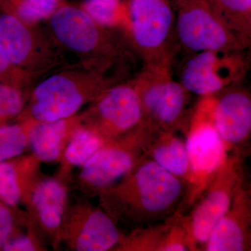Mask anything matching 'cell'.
<instances>
[{
	"mask_svg": "<svg viewBox=\"0 0 251 251\" xmlns=\"http://www.w3.org/2000/svg\"><path fill=\"white\" fill-rule=\"evenodd\" d=\"M67 181L58 176L39 180L25 204L27 226L43 244L57 250L69 203Z\"/></svg>",
	"mask_w": 251,
	"mask_h": 251,
	"instance_id": "obj_13",
	"label": "cell"
},
{
	"mask_svg": "<svg viewBox=\"0 0 251 251\" xmlns=\"http://www.w3.org/2000/svg\"><path fill=\"white\" fill-rule=\"evenodd\" d=\"M51 27L63 44L81 53H97L110 57L117 54V48L109 36L85 10L62 6L51 16Z\"/></svg>",
	"mask_w": 251,
	"mask_h": 251,
	"instance_id": "obj_14",
	"label": "cell"
},
{
	"mask_svg": "<svg viewBox=\"0 0 251 251\" xmlns=\"http://www.w3.org/2000/svg\"><path fill=\"white\" fill-rule=\"evenodd\" d=\"M132 45L143 67H171L175 12L171 0H128Z\"/></svg>",
	"mask_w": 251,
	"mask_h": 251,
	"instance_id": "obj_4",
	"label": "cell"
},
{
	"mask_svg": "<svg viewBox=\"0 0 251 251\" xmlns=\"http://www.w3.org/2000/svg\"><path fill=\"white\" fill-rule=\"evenodd\" d=\"M0 47L15 65L25 62L32 51L30 31L21 20L13 15L0 14Z\"/></svg>",
	"mask_w": 251,
	"mask_h": 251,
	"instance_id": "obj_20",
	"label": "cell"
},
{
	"mask_svg": "<svg viewBox=\"0 0 251 251\" xmlns=\"http://www.w3.org/2000/svg\"><path fill=\"white\" fill-rule=\"evenodd\" d=\"M41 163L31 153L0 162V200L13 207L25 206L43 177Z\"/></svg>",
	"mask_w": 251,
	"mask_h": 251,
	"instance_id": "obj_17",
	"label": "cell"
},
{
	"mask_svg": "<svg viewBox=\"0 0 251 251\" xmlns=\"http://www.w3.org/2000/svg\"><path fill=\"white\" fill-rule=\"evenodd\" d=\"M225 25L251 37V0H206Z\"/></svg>",
	"mask_w": 251,
	"mask_h": 251,
	"instance_id": "obj_22",
	"label": "cell"
},
{
	"mask_svg": "<svg viewBox=\"0 0 251 251\" xmlns=\"http://www.w3.org/2000/svg\"><path fill=\"white\" fill-rule=\"evenodd\" d=\"M175 12V50L247 51L251 38L232 30L206 0H171Z\"/></svg>",
	"mask_w": 251,
	"mask_h": 251,
	"instance_id": "obj_3",
	"label": "cell"
},
{
	"mask_svg": "<svg viewBox=\"0 0 251 251\" xmlns=\"http://www.w3.org/2000/svg\"><path fill=\"white\" fill-rule=\"evenodd\" d=\"M248 51H202L184 53L178 81L193 95L218 93L242 82L249 70Z\"/></svg>",
	"mask_w": 251,
	"mask_h": 251,
	"instance_id": "obj_8",
	"label": "cell"
},
{
	"mask_svg": "<svg viewBox=\"0 0 251 251\" xmlns=\"http://www.w3.org/2000/svg\"><path fill=\"white\" fill-rule=\"evenodd\" d=\"M247 181L243 156L229 153L186 214L193 251L204 249L211 231L226 214L236 194Z\"/></svg>",
	"mask_w": 251,
	"mask_h": 251,
	"instance_id": "obj_5",
	"label": "cell"
},
{
	"mask_svg": "<svg viewBox=\"0 0 251 251\" xmlns=\"http://www.w3.org/2000/svg\"><path fill=\"white\" fill-rule=\"evenodd\" d=\"M81 119L82 125L95 132L104 143L147 125L133 80L109 87L94 100L93 106Z\"/></svg>",
	"mask_w": 251,
	"mask_h": 251,
	"instance_id": "obj_9",
	"label": "cell"
},
{
	"mask_svg": "<svg viewBox=\"0 0 251 251\" xmlns=\"http://www.w3.org/2000/svg\"><path fill=\"white\" fill-rule=\"evenodd\" d=\"M133 82L146 125L153 130L186 135L196 107L191 105L193 94L175 78L171 67H143Z\"/></svg>",
	"mask_w": 251,
	"mask_h": 251,
	"instance_id": "obj_2",
	"label": "cell"
},
{
	"mask_svg": "<svg viewBox=\"0 0 251 251\" xmlns=\"http://www.w3.org/2000/svg\"><path fill=\"white\" fill-rule=\"evenodd\" d=\"M185 141L190 166V206L229 155L213 125L209 96L202 97L196 105Z\"/></svg>",
	"mask_w": 251,
	"mask_h": 251,
	"instance_id": "obj_7",
	"label": "cell"
},
{
	"mask_svg": "<svg viewBox=\"0 0 251 251\" xmlns=\"http://www.w3.org/2000/svg\"><path fill=\"white\" fill-rule=\"evenodd\" d=\"M36 120L22 125L0 126V162L21 156L29 148V132Z\"/></svg>",
	"mask_w": 251,
	"mask_h": 251,
	"instance_id": "obj_23",
	"label": "cell"
},
{
	"mask_svg": "<svg viewBox=\"0 0 251 251\" xmlns=\"http://www.w3.org/2000/svg\"><path fill=\"white\" fill-rule=\"evenodd\" d=\"M116 251H193L184 210L178 211L161 222L124 234Z\"/></svg>",
	"mask_w": 251,
	"mask_h": 251,
	"instance_id": "obj_15",
	"label": "cell"
},
{
	"mask_svg": "<svg viewBox=\"0 0 251 251\" xmlns=\"http://www.w3.org/2000/svg\"><path fill=\"white\" fill-rule=\"evenodd\" d=\"M120 0H87L84 10L100 25L110 26L116 21Z\"/></svg>",
	"mask_w": 251,
	"mask_h": 251,
	"instance_id": "obj_25",
	"label": "cell"
},
{
	"mask_svg": "<svg viewBox=\"0 0 251 251\" xmlns=\"http://www.w3.org/2000/svg\"><path fill=\"white\" fill-rule=\"evenodd\" d=\"M179 133L152 130L145 153L158 166L184 180L189 186L190 166L186 141Z\"/></svg>",
	"mask_w": 251,
	"mask_h": 251,
	"instance_id": "obj_19",
	"label": "cell"
},
{
	"mask_svg": "<svg viewBox=\"0 0 251 251\" xmlns=\"http://www.w3.org/2000/svg\"><path fill=\"white\" fill-rule=\"evenodd\" d=\"M190 187L144 153L116 184L99 191L100 206L117 224L133 229L187 209Z\"/></svg>",
	"mask_w": 251,
	"mask_h": 251,
	"instance_id": "obj_1",
	"label": "cell"
},
{
	"mask_svg": "<svg viewBox=\"0 0 251 251\" xmlns=\"http://www.w3.org/2000/svg\"><path fill=\"white\" fill-rule=\"evenodd\" d=\"M152 130L148 125L104 143L81 166L78 184L90 194L110 187L122 179L145 152Z\"/></svg>",
	"mask_w": 251,
	"mask_h": 251,
	"instance_id": "obj_6",
	"label": "cell"
},
{
	"mask_svg": "<svg viewBox=\"0 0 251 251\" xmlns=\"http://www.w3.org/2000/svg\"><path fill=\"white\" fill-rule=\"evenodd\" d=\"M82 123L72 116L52 122L35 121L29 135L31 153L41 162L60 161L74 131Z\"/></svg>",
	"mask_w": 251,
	"mask_h": 251,
	"instance_id": "obj_18",
	"label": "cell"
},
{
	"mask_svg": "<svg viewBox=\"0 0 251 251\" xmlns=\"http://www.w3.org/2000/svg\"><path fill=\"white\" fill-rule=\"evenodd\" d=\"M103 144L95 132L81 123L63 153L57 176L67 181L73 168L82 166Z\"/></svg>",
	"mask_w": 251,
	"mask_h": 251,
	"instance_id": "obj_21",
	"label": "cell"
},
{
	"mask_svg": "<svg viewBox=\"0 0 251 251\" xmlns=\"http://www.w3.org/2000/svg\"><path fill=\"white\" fill-rule=\"evenodd\" d=\"M251 250V191L247 181L226 214L216 225L203 251Z\"/></svg>",
	"mask_w": 251,
	"mask_h": 251,
	"instance_id": "obj_16",
	"label": "cell"
},
{
	"mask_svg": "<svg viewBox=\"0 0 251 251\" xmlns=\"http://www.w3.org/2000/svg\"><path fill=\"white\" fill-rule=\"evenodd\" d=\"M13 207L2 202L0 203V249L9 239L19 233L18 223L27 222L25 212H16Z\"/></svg>",
	"mask_w": 251,
	"mask_h": 251,
	"instance_id": "obj_26",
	"label": "cell"
},
{
	"mask_svg": "<svg viewBox=\"0 0 251 251\" xmlns=\"http://www.w3.org/2000/svg\"><path fill=\"white\" fill-rule=\"evenodd\" d=\"M11 62L9 59L6 57L3 50L0 47V75L6 72V71L9 69Z\"/></svg>",
	"mask_w": 251,
	"mask_h": 251,
	"instance_id": "obj_29",
	"label": "cell"
},
{
	"mask_svg": "<svg viewBox=\"0 0 251 251\" xmlns=\"http://www.w3.org/2000/svg\"><path fill=\"white\" fill-rule=\"evenodd\" d=\"M124 233L100 206L80 202L68 205L61 232V244L74 251H116Z\"/></svg>",
	"mask_w": 251,
	"mask_h": 251,
	"instance_id": "obj_10",
	"label": "cell"
},
{
	"mask_svg": "<svg viewBox=\"0 0 251 251\" xmlns=\"http://www.w3.org/2000/svg\"><path fill=\"white\" fill-rule=\"evenodd\" d=\"M58 4L59 0H21L18 6V16L25 22H37L52 16Z\"/></svg>",
	"mask_w": 251,
	"mask_h": 251,
	"instance_id": "obj_24",
	"label": "cell"
},
{
	"mask_svg": "<svg viewBox=\"0 0 251 251\" xmlns=\"http://www.w3.org/2000/svg\"><path fill=\"white\" fill-rule=\"evenodd\" d=\"M23 108L21 93L14 87L0 84V121L17 116Z\"/></svg>",
	"mask_w": 251,
	"mask_h": 251,
	"instance_id": "obj_27",
	"label": "cell"
},
{
	"mask_svg": "<svg viewBox=\"0 0 251 251\" xmlns=\"http://www.w3.org/2000/svg\"><path fill=\"white\" fill-rule=\"evenodd\" d=\"M109 87L103 82L85 87L65 75H52L33 92L31 119L52 122L74 116L82 105L94 102Z\"/></svg>",
	"mask_w": 251,
	"mask_h": 251,
	"instance_id": "obj_11",
	"label": "cell"
},
{
	"mask_svg": "<svg viewBox=\"0 0 251 251\" xmlns=\"http://www.w3.org/2000/svg\"><path fill=\"white\" fill-rule=\"evenodd\" d=\"M211 120L228 154L244 156L251 134V96L242 82L209 95Z\"/></svg>",
	"mask_w": 251,
	"mask_h": 251,
	"instance_id": "obj_12",
	"label": "cell"
},
{
	"mask_svg": "<svg viewBox=\"0 0 251 251\" xmlns=\"http://www.w3.org/2000/svg\"><path fill=\"white\" fill-rule=\"evenodd\" d=\"M6 251H46L45 245L27 226V232H19L11 238L3 246Z\"/></svg>",
	"mask_w": 251,
	"mask_h": 251,
	"instance_id": "obj_28",
	"label": "cell"
}]
</instances>
